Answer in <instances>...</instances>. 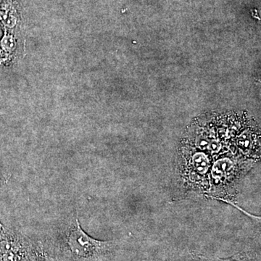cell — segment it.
<instances>
[{"label": "cell", "mask_w": 261, "mask_h": 261, "mask_svg": "<svg viewBox=\"0 0 261 261\" xmlns=\"http://www.w3.org/2000/svg\"><path fill=\"white\" fill-rule=\"evenodd\" d=\"M212 163L208 154L180 141L173 163V200L209 199Z\"/></svg>", "instance_id": "obj_1"}, {"label": "cell", "mask_w": 261, "mask_h": 261, "mask_svg": "<svg viewBox=\"0 0 261 261\" xmlns=\"http://www.w3.org/2000/svg\"><path fill=\"white\" fill-rule=\"evenodd\" d=\"M257 162L238 153L225 154L213 160L209 199L240 209L236 204L239 185Z\"/></svg>", "instance_id": "obj_2"}, {"label": "cell", "mask_w": 261, "mask_h": 261, "mask_svg": "<svg viewBox=\"0 0 261 261\" xmlns=\"http://www.w3.org/2000/svg\"><path fill=\"white\" fill-rule=\"evenodd\" d=\"M66 248L76 261H101L116 247L113 241H99L91 238L81 227L78 218L67 233Z\"/></svg>", "instance_id": "obj_3"}, {"label": "cell", "mask_w": 261, "mask_h": 261, "mask_svg": "<svg viewBox=\"0 0 261 261\" xmlns=\"http://www.w3.org/2000/svg\"><path fill=\"white\" fill-rule=\"evenodd\" d=\"M27 19L21 0H0V24L4 32L25 34Z\"/></svg>", "instance_id": "obj_4"}, {"label": "cell", "mask_w": 261, "mask_h": 261, "mask_svg": "<svg viewBox=\"0 0 261 261\" xmlns=\"http://www.w3.org/2000/svg\"><path fill=\"white\" fill-rule=\"evenodd\" d=\"M25 35L5 32L0 40V71L8 69L25 53Z\"/></svg>", "instance_id": "obj_5"}, {"label": "cell", "mask_w": 261, "mask_h": 261, "mask_svg": "<svg viewBox=\"0 0 261 261\" xmlns=\"http://www.w3.org/2000/svg\"><path fill=\"white\" fill-rule=\"evenodd\" d=\"M193 259L198 261H252L248 254L245 252H240L239 253L235 254L232 256L227 257V258H221L217 256H207V255H202L198 252H192L191 253Z\"/></svg>", "instance_id": "obj_6"}, {"label": "cell", "mask_w": 261, "mask_h": 261, "mask_svg": "<svg viewBox=\"0 0 261 261\" xmlns=\"http://www.w3.org/2000/svg\"><path fill=\"white\" fill-rule=\"evenodd\" d=\"M1 229H2V225L0 224V231H1Z\"/></svg>", "instance_id": "obj_7"}]
</instances>
